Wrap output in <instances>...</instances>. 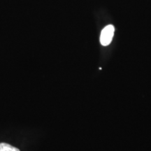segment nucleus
Returning <instances> with one entry per match:
<instances>
[{
	"mask_svg": "<svg viewBox=\"0 0 151 151\" xmlns=\"http://www.w3.org/2000/svg\"><path fill=\"white\" fill-rule=\"evenodd\" d=\"M114 27L112 24H109L102 29L100 35V43L104 46L109 45L112 41L114 35Z\"/></svg>",
	"mask_w": 151,
	"mask_h": 151,
	"instance_id": "obj_1",
	"label": "nucleus"
},
{
	"mask_svg": "<svg viewBox=\"0 0 151 151\" xmlns=\"http://www.w3.org/2000/svg\"><path fill=\"white\" fill-rule=\"evenodd\" d=\"M0 151H20L18 148L6 143H0Z\"/></svg>",
	"mask_w": 151,
	"mask_h": 151,
	"instance_id": "obj_2",
	"label": "nucleus"
}]
</instances>
